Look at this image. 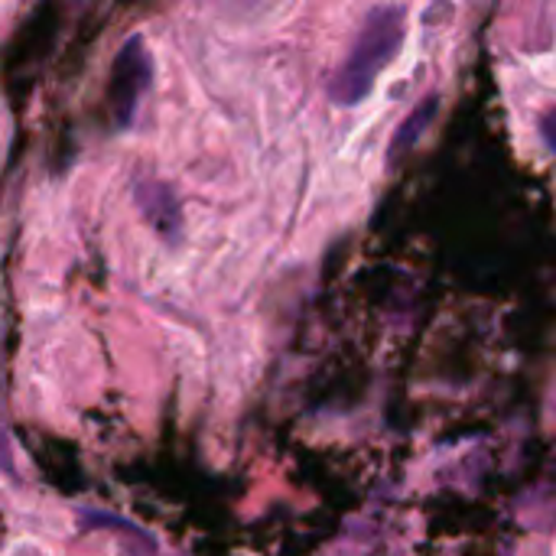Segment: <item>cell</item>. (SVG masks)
Wrapping results in <instances>:
<instances>
[{
  "mask_svg": "<svg viewBox=\"0 0 556 556\" xmlns=\"http://www.w3.org/2000/svg\"><path fill=\"white\" fill-rule=\"evenodd\" d=\"M440 98L437 94H427L420 104H414L410 108V114L397 124V130H394V137H391V143H388V163H401L417 143H420V137H424V130L433 124V117H437V104Z\"/></svg>",
  "mask_w": 556,
  "mask_h": 556,
  "instance_id": "4",
  "label": "cell"
},
{
  "mask_svg": "<svg viewBox=\"0 0 556 556\" xmlns=\"http://www.w3.org/2000/svg\"><path fill=\"white\" fill-rule=\"evenodd\" d=\"M407 36V10L397 3H378L365 13L345 59L339 62V68L329 78V98L342 108H355L362 104L381 72L397 59L401 46Z\"/></svg>",
  "mask_w": 556,
  "mask_h": 556,
  "instance_id": "1",
  "label": "cell"
},
{
  "mask_svg": "<svg viewBox=\"0 0 556 556\" xmlns=\"http://www.w3.org/2000/svg\"><path fill=\"white\" fill-rule=\"evenodd\" d=\"M544 140H547V143L556 150V108L547 114V117H544Z\"/></svg>",
  "mask_w": 556,
  "mask_h": 556,
  "instance_id": "5",
  "label": "cell"
},
{
  "mask_svg": "<svg viewBox=\"0 0 556 556\" xmlns=\"http://www.w3.org/2000/svg\"><path fill=\"white\" fill-rule=\"evenodd\" d=\"M134 199L140 205V215L153 225V231L166 241H173L182 228V208L176 192L160 179H140L134 186Z\"/></svg>",
  "mask_w": 556,
  "mask_h": 556,
  "instance_id": "3",
  "label": "cell"
},
{
  "mask_svg": "<svg viewBox=\"0 0 556 556\" xmlns=\"http://www.w3.org/2000/svg\"><path fill=\"white\" fill-rule=\"evenodd\" d=\"M150 81H153V55L147 49V39L143 36L124 39L111 62V78H108V111L117 130H127L137 121Z\"/></svg>",
  "mask_w": 556,
  "mask_h": 556,
  "instance_id": "2",
  "label": "cell"
}]
</instances>
